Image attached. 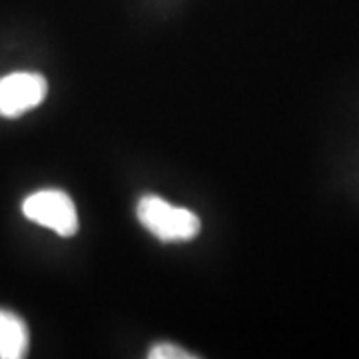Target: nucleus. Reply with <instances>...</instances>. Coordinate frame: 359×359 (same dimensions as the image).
I'll return each instance as SVG.
<instances>
[{
    "label": "nucleus",
    "mask_w": 359,
    "mask_h": 359,
    "mask_svg": "<svg viewBox=\"0 0 359 359\" xmlns=\"http://www.w3.org/2000/svg\"><path fill=\"white\" fill-rule=\"evenodd\" d=\"M28 327L13 311L0 309V358L22 359L28 351Z\"/></svg>",
    "instance_id": "4"
},
{
    "label": "nucleus",
    "mask_w": 359,
    "mask_h": 359,
    "mask_svg": "<svg viewBox=\"0 0 359 359\" xmlns=\"http://www.w3.org/2000/svg\"><path fill=\"white\" fill-rule=\"evenodd\" d=\"M150 359H194V353H186V349H182L180 346L174 344H158L150 349L148 353Z\"/></svg>",
    "instance_id": "5"
},
{
    "label": "nucleus",
    "mask_w": 359,
    "mask_h": 359,
    "mask_svg": "<svg viewBox=\"0 0 359 359\" xmlns=\"http://www.w3.org/2000/svg\"><path fill=\"white\" fill-rule=\"evenodd\" d=\"M22 212L30 222L56 231L62 238H72L78 231L76 205L62 190L34 192L25 200Z\"/></svg>",
    "instance_id": "2"
},
{
    "label": "nucleus",
    "mask_w": 359,
    "mask_h": 359,
    "mask_svg": "<svg viewBox=\"0 0 359 359\" xmlns=\"http://www.w3.org/2000/svg\"><path fill=\"white\" fill-rule=\"evenodd\" d=\"M48 94V82L36 72H14L0 78V116L16 118L36 108Z\"/></svg>",
    "instance_id": "3"
},
{
    "label": "nucleus",
    "mask_w": 359,
    "mask_h": 359,
    "mask_svg": "<svg viewBox=\"0 0 359 359\" xmlns=\"http://www.w3.org/2000/svg\"><path fill=\"white\" fill-rule=\"evenodd\" d=\"M140 224L160 242H190L200 233V218L178 205L168 204L160 196H144L138 202Z\"/></svg>",
    "instance_id": "1"
}]
</instances>
